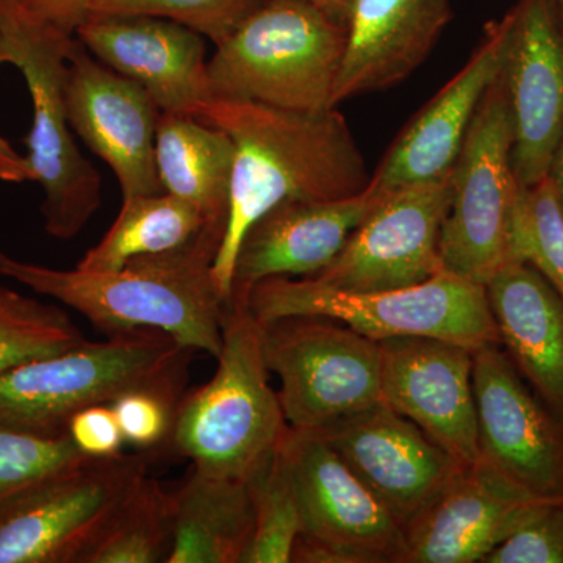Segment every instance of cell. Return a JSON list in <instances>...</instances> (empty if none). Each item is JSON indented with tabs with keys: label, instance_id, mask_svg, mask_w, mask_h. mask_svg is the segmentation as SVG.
<instances>
[{
	"label": "cell",
	"instance_id": "26",
	"mask_svg": "<svg viewBox=\"0 0 563 563\" xmlns=\"http://www.w3.org/2000/svg\"><path fill=\"white\" fill-rule=\"evenodd\" d=\"M209 222L195 207L169 192L122 198L117 221L101 242L85 252L77 268L114 272L141 255L176 250Z\"/></svg>",
	"mask_w": 563,
	"mask_h": 563
},
{
	"label": "cell",
	"instance_id": "6",
	"mask_svg": "<svg viewBox=\"0 0 563 563\" xmlns=\"http://www.w3.org/2000/svg\"><path fill=\"white\" fill-rule=\"evenodd\" d=\"M242 301L261 322L331 318L376 342L426 336L473 351L499 344L485 285L448 272L412 287L374 292L333 290L310 277H273L254 285Z\"/></svg>",
	"mask_w": 563,
	"mask_h": 563
},
{
	"label": "cell",
	"instance_id": "21",
	"mask_svg": "<svg viewBox=\"0 0 563 563\" xmlns=\"http://www.w3.org/2000/svg\"><path fill=\"white\" fill-rule=\"evenodd\" d=\"M384 190L369 181L351 198L285 201L263 213L244 233L233 266L231 299L273 277H312L328 268Z\"/></svg>",
	"mask_w": 563,
	"mask_h": 563
},
{
	"label": "cell",
	"instance_id": "28",
	"mask_svg": "<svg viewBox=\"0 0 563 563\" xmlns=\"http://www.w3.org/2000/svg\"><path fill=\"white\" fill-rule=\"evenodd\" d=\"M246 483L254 507V533L242 563H290L292 544L302 528L282 443Z\"/></svg>",
	"mask_w": 563,
	"mask_h": 563
},
{
	"label": "cell",
	"instance_id": "16",
	"mask_svg": "<svg viewBox=\"0 0 563 563\" xmlns=\"http://www.w3.org/2000/svg\"><path fill=\"white\" fill-rule=\"evenodd\" d=\"M503 66L520 187L548 176L563 135V22L551 0H518Z\"/></svg>",
	"mask_w": 563,
	"mask_h": 563
},
{
	"label": "cell",
	"instance_id": "39",
	"mask_svg": "<svg viewBox=\"0 0 563 563\" xmlns=\"http://www.w3.org/2000/svg\"><path fill=\"white\" fill-rule=\"evenodd\" d=\"M548 177L553 181L555 195H558L563 209V135L558 147H555L553 161H551L550 169H548Z\"/></svg>",
	"mask_w": 563,
	"mask_h": 563
},
{
	"label": "cell",
	"instance_id": "31",
	"mask_svg": "<svg viewBox=\"0 0 563 563\" xmlns=\"http://www.w3.org/2000/svg\"><path fill=\"white\" fill-rule=\"evenodd\" d=\"M85 457L68 433L47 437L0 426V504L46 483Z\"/></svg>",
	"mask_w": 563,
	"mask_h": 563
},
{
	"label": "cell",
	"instance_id": "34",
	"mask_svg": "<svg viewBox=\"0 0 563 563\" xmlns=\"http://www.w3.org/2000/svg\"><path fill=\"white\" fill-rule=\"evenodd\" d=\"M176 395L177 391L162 388H139L111 402L125 443L139 448L162 443L172 433Z\"/></svg>",
	"mask_w": 563,
	"mask_h": 563
},
{
	"label": "cell",
	"instance_id": "32",
	"mask_svg": "<svg viewBox=\"0 0 563 563\" xmlns=\"http://www.w3.org/2000/svg\"><path fill=\"white\" fill-rule=\"evenodd\" d=\"M262 0H90L88 16H152L179 22L213 41L228 38Z\"/></svg>",
	"mask_w": 563,
	"mask_h": 563
},
{
	"label": "cell",
	"instance_id": "33",
	"mask_svg": "<svg viewBox=\"0 0 563 563\" xmlns=\"http://www.w3.org/2000/svg\"><path fill=\"white\" fill-rule=\"evenodd\" d=\"M484 563H563V498L540 503Z\"/></svg>",
	"mask_w": 563,
	"mask_h": 563
},
{
	"label": "cell",
	"instance_id": "23",
	"mask_svg": "<svg viewBox=\"0 0 563 563\" xmlns=\"http://www.w3.org/2000/svg\"><path fill=\"white\" fill-rule=\"evenodd\" d=\"M488 306L515 368L563 420V299L542 274L509 262L485 282Z\"/></svg>",
	"mask_w": 563,
	"mask_h": 563
},
{
	"label": "cell",
	"instance_id": "37",
	"mask_svg": "<svg viewBox=\"0 0 563 563\" xmlns=\"http://www.w3.org/2000/svg\"><path fill=\"white\" fill-rule=\"evenodd\" d=\"M290 563H355V561L350 554L331 543L299 533L292 544Z\"/></svg>",
	"mask_w": 563,
	"mask_h": 563
},
{
	"label": "cell",
	"instance_id": "9",
	"mask_svg": "<svg viewBox=\"0 0 563 563\" xmlns=\"http://www.w3.org/2000/svg\"><path fill=\"white\" fill-rule=\"evenodd\" d=\"M262 342L290 428L317 431L383 401L380 344L344 322L274 318L262 322Z\"/></svg>",
	"mask_w": 563,
	"mask_h": 563
},
{
	"label": "cell",
	"instance_id": "25",
	"mask_svg": "<svg viewBox=\"0 0 563 563\" xmlns=\"http://www.w3.org/2000/svg\"><path fill=\"white\" fill-rule=\"evenodd\" d=\"M235 146L214 125L185 113H162L155 165L163 191L190 203L207 221H225Z\"/></svg>",
	"mask_w": 563,
	"mask_h": 563
},
{
	"label": "cell",
	"instance_id": "27",
	"mask_svg": "<svg viewBox=\"0 0 563 563\" xmlns=\"http://www.w3.org/2000/svg\"><path fill=\"white\" fill-rule=\"evenodd\" d=\"M173 537L174 495L146 474L80 563H166Z\"/></svg>",
	"mask_w": 563,
	"mask_h": 563
},
{
	"label": "cell",
	"instance_id": "1",
	"mask_svg": "<svg viewBox=\"0 0 563 563\" xmlns=\"http://www.w3.org/2000/svg\"><path fill=\"white\" fill-rule=\"evenodd\" d=\"M196 118L228 133L235 146L228 224L213 266L228 303L240 243L263 213L295 199L351 198L368 187L372 176L336 109L310 113L211 99Z\"/></svg>",
	"mask_w": 563,
	"mask_h": 563
},
{
	"label": "cell",
	"instance_id": "17",
	"mask_svg": "<svg viewBox=\"0 0 563 563\" xmlns=\"http://www.w3.org/2000/svg\"><path fill=\"white\" fill-rule=\"evenodd\" d=\"M379 344L383 401L462 465L479 461L474 351L426 336H395Z\"/></svg>",
	"mask_w": 563,
	"mask_h": 563
},
{
	"label": "cell",
	"instance_id": "13",
	"mask_svg": "<svg viewBox=\"0 0 563 563\" xmlns=\"http://www.w3.org/2000/svg\"><path fill=\"white\" fill-rule=\"evenodd\" d=\"M282 453L301 533L333 544L355 563H406V531L317 432L288 428Z\"/></svg>",
	"mask_w": 563,
	"mask_h": 563
},
{
	"label": "cell",
	"instance_id": "40",
	"mask_svg": "<svg viewBox=\"0 0 563 563\" xmlns=\"http://www.w3.org/2000/svg\"><path fill=\"white\" fill-rule=\"evenodd\" d=\"M309 2L329 11L332 16H335L336 20L343 21L344 24L347 25V16H350L352 2H354V0H309Z\"/></svg>",
	"mask_w": 563,
	"mask_h": 563
},
{
	"label": "cell",
	"instance_id": "42",
	"mask_svg": "<svg viewBox=\"0 0 563 563\" xmlns=\"http://www.w3.org/2000/svg\"><path fill=\"white\" fill-rule=\"evenodd\" d=\"M551 2H553L554 9L563 22V0H551Z\"/></svg>",
	"mask_w": 563,
	"mask_h": 563
},
{
	"label": "cell",
	"instance_id": "5",
	"mask_svg": "<svg viewBox=\"0 0 563 563\" xmlns=\"http://www.w3.org/2000/svg\"><path fill=\"white\" fill-rule=\"evenodd\" d=\"M191 350L168 333L135 331L14 366L0 374V426L58 437L87 407L139 388L179 390Z\"/></svg>",
	"mask_w": 563,
	"mask_h": 563
},
{
	"label": "cell",
	"instance_id": "7",
	"mask_svg": "<svg viewBox=\"0 0 563 563\" xmlns=\"http://www.w3.org/2000/svg\"><path fill=\"white\" fill-rule=\"evenodd\" d=\"M0 31L11 65L24 76L33 107L27 144L33 181L44 192V229L57 240L79 235L102 206V179L81 155L66 109L68 55L76 36L36 21L18 0H0Z\"/></svg>",
	"mask_w": 563,
	"mask_h": 563
},
{
	"label": "cell",
	"instance_id": "12",
	"mask_svg": "<svg viewBox=\"0 0 563 563\" xmlns=\"http://www.w3.org/2000/svg\"><path fill=\"white\" fill-rule=\"evenodd\" d=\"M473 387L481 459L536 498H563V420L501 344L473 352Z\"/></svg>",
	"mask_w": 563,
	"mask_h": 563
},
{
	"label": "cell",
	"instance_id": "41",
	"mask_svg": "<svg viewBox=\"0 0 563 563\" xmlns=\"http://www.w3.org/2000/svg\"><path fill=\"white\" fill-rule=\"evenodd\" d=\"M11 65L10 52L9 47H7L5 36H3L2 31H0V66L2 65Z\"/></svg>",
	"mask_w": 563,
	"mask_h": 563
},
{
	"label": "cell",
	"instance_id": "11",
	"mask_svg": "<svg viewBox=\"0 0 563 563\" xmlns=\"http://www.w3.org/2000/svg\"><path fill=\"white\" fill-rule=\"evenodd\" d=\"M451 199V174L385 191L331 265L310 279L333 290L374 292L439 276L444 272L440 236Z\"/></svg>",
	"mask_w": 563,
	"mask_h": 563
},
{
	"label": "cell",
	"instance_id": "2",
	"mask_svg": "<svg viewBox=\"0 0 563 563\" xmlns=\"http://www.w3.org/2000/svg\"><path fill=\"white\" fill-rule=\"evenodd\" d=\"M224 232L225 221H211L176 250L141 255L114 272L49 268L0 247V276L70 307L107 335L158 331L217 358L225 302L213 266Z\"/></svg>",
	"mask_w": 563,
	"mask_h": 563
},
{
	"label": "cell",
	"instance_id": "10",
	"mask_svg": "<svg viewBox=\"0 0 563 563\" xmlns=\"http://www.w3.org/2000/svg\"><path fill=\"white\" fill-rule=\"evenodd\" d=\"M146 474L140 455L85 457L0 504V563H80Z\"/></svg>",
	"mask_w": 563,
	"mask_h": 563
},
{
	"label": "cell",
	"instance_id": "3",
	"mask_svg": "<svg viewBox=\"0 0 563 563\" xmlns=\"http://www.w3.org/2000/svg\"><path fill=\"white\" fill-rule=\"evenodd\" d=\"M214 376L176 407L172 439L195 468L246 481L280 446L288 426L269 385L262 322L231 299L222 317Z\"/></svg>",
	"mask_w": 563,
	"mask_h": 563
},
{
	"label": "cell",
	"instance_id": "20",
	"mask_svg": "<svg viewBox=\"0 0 563 563\" xmlns=\"http://www.w3.org/2000/svg\"><path fill=\"white\" fill-rule=\"evenodd\" d=\"M76 38L99 62L140 84L162 113H199L213 99L201 33L152 16H88Z\"/></svg>",
	"mask_w": 563,
	"mask_h": 563
},
{
	"label": "cell",
	"instance_id": "19",
	"mask_svg": "<svg viewBox=\"0 0 563 563\" xmlns=\"http://www.w3.org/2000/svg\"><path fill=\"white\" fill-rule=\"evenodd\" d=\"M543 501L483 459L463 465L406 526V563H484Z\"/></svg>",
	"mask_w": 563,
	"mask_h": 563
},
{
	"label": "cell",
	"instance_id": "35",
	"mask_svg": "<svg viewBox=\"0 0 563 563\" xmlns=\"http://www.w3.org/2000/svg\"><path fill=\"white\" fill-rule=\"evenodd\" d=\"M68 435L87 457L120 454L125 443L111 404H98L74 415L68 424Z\"/></svg>",
	"mask_w": 563,
	"mask_h": 563
},
{
	"label": "cell",
	"instance_id": "18",
	"mask_svg": "<svg viewBox=\"0 0 563 563\" xmlns=\"http://www.w3.org/2000/svg\"><path fill=\"white\" fill-rule=\"evenodd\" d=\"M514 10L488 22L470 60L404 128L372 180L384 191L442 180L453 173L485 92L501 74Z\"/></svg>",
	"mask_w": 563,
	"mask_h": 563
},
{
	"label": "cell",
	"instance_id": "38",
	"mask_svg": "<svg viewBox=\"0 0 563 563\" xmlns=\"http://www.w3.org/2000/svg\"><path fill=\"white\" fill-rule=\"evenodd\" d=\"M0 180L10 181V184H24V181L33 180L27 157L21 155L2 136H0Z\"/></svg>",
	"mask_w": 563,
	"mask_h": 563
},
{
	"label": "cell",
	"instance_id": "36",
	"mask_svg": "<svg viewBox=\"0 0 563 563\" xmlns=\"http://www.w3.org/2000/svg\"><path fill=\"white\" fill-rule=\"evenodd\" d=\"M22 9L36 21L49 25L63 35L76 36L87 20L90 0H18Z\"/></svg>",
	"mask_w": 563,
	"mask_h": 563
},
{
	"label": "cell",
	"instance_id": "15",
	"mask_svg": "<svg viewBox=\"0 0 563 563\" xmlns=\"http://www.w3.org/2000/svg\"><path fill=\"white\" fill-rule=\"evenodd\" d=\"M65 98L70 128L113 169L122 198L163 192L155 165L162 111L150 92L103 65L76 38Z\"/></svg>",
	"mask_w": 563,
	"mask_h": 563
},
{
	"label": "cell",
	"instance_id": "8",
	"mask_svg": "<svg viewBox=\"0 0 563 563\" xmlns=\"http://www.w3.org/2000/svg\"><path fill=\"white\" fill-rule=\"evenodd\" d=\"M440 236L444 272L485 285L509 263L521 187L512 166V122L503 70L485 92L451 173Z\"/></svg>",
	"mask_w": 563,
	"mask_h": 563
},
{
	"label": "cell",
	"instance_id": "22",
	"mask_svg": "<svg viewBox=\"0 0 563 563\" xmlns=\"http://www.w3.org/2000/svg\"><path fill=\"white\" fill-rule=\"evenodd\" d=\"M453 20V0H354L332 107L396 87L420 68Z\"/></svg>",
	"mask_w": 563,
	"mask_h": 563
},
{
	"label": "cell",
	"instance_id": "24",
	"mask_svg": "<svg viewBox=\"0 0 563 563\" xmlns=\"http://www.w3.org/2000/svg\"><path fill=\"white\" fill-rule=\"evenodd\" d=\"M174 537L166 563H242L254 533L246 481L192 468L174 492Z\"/></svg>",
	"mask_w": 563,
	"mask_h": 563
},
{
	"label": "cell",
	"instance_id": "29",
	"mask_svg": "<svg viewBox=\"0 0 563 563\" xmlns=\"http://www.w3.org/2000/svg\"><path fill=\"white\" fill-rule=\"evenodd\" d=\"M84 342V333L60 307L0 285V374Z\"/></svg>",
	"mask_w": 563,
	"mask_h": 563
},
{
	"label": "cell",
	"instance_id": "4",
	"mask_svg": "<svg viewBox=\"0 0 563 563\" xmlns=\"http://www.w3.org/2000/svg\"><path fill=\"white\" fill-rule=\"evenodd\" d=\"M347 25L309 0H262L209 60L213 99L331 110Z\"/></svg>",
	"mask_w": 563,
	"mask_h": 563
},
{
	"label": "cell",
	"instance_id": "30",
	"mask_svg": "<svg viewBox=\"0 0 563 563\" xmlns=\"http://www.w3.org/2000/svg\"><path fill=\"white\" fill-rule=\"evenodd\" d=\"M509 262L531 265L563 299V209L548 176L531 187H521Z\"/></svg>",
	"mask_w": 563,
	"mask_h": 563
},
{
	"label": "cell",
	"instance_id": "14",
	"mask_svg": "<svg viewBox=\"0 0 563 563\" xmlns=\"http://www.w3.org/2000/svg\"><path fill=\"white\" fill-rule=\"evenodd\" d=\"M313 432L342 457L404 531L463 466L384 401Z\"/></svg>",
	"mask_w": 563,
	"mask_h": 563
}]
</instances>
